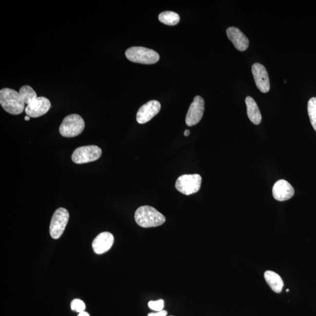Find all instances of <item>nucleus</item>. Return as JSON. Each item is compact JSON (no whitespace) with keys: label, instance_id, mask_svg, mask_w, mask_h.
Masks as SVG:
<instances>
[{"label":"nucleus","instance_id":"obj_1","mask_svg":"<svg viewBox=\"0 0 316 316\" xmlns=\"http://www.w3.org/2000/svg\"><path fill=\"white\" fill-rule=\"evenodd\" d=\"M135 220L138 225L144 228L160 226L166 221L163 214L149 206L139 207L135 211Z\"/></svg>","mask_w":316,"mask_h":316},{"label":"nucleus","instance_id":"obj_2","mask_svg":"<svg viewBox=\"0 0 316 316\" xmlns=\"http://www.w3.org/2000/svg\"><path fill=\"white\" fill-rule=\"evenodd\" d=\"M0 104L4 110L12 115L22 114L26 109L19 92L9 88L0 90Z\"/></svg>","mask_w":316,"mask_h":316},{"label":"nucleus","instance_id":"obj_3","mask_svg":"<svg viewBox=\"0 0 316 316\" xmlns=\"http://www.w3.org/2000/svg\"><path fill=\"white\" fill-rule=\"evenodd\" d=\"M126 56L129 61L141 64H154L160 60L159 54L156 52L151 49L141 47L128 49Z\"/></svg>","mask_w":316,"mask_h":316},{"label":"nucleus","instance_id":"obj_4","mask_svg":"<svg viewBox=\"0 0 316 316\" xmlns=\"http://www.w3.org/2000/svg\"><path fill=\"white\" fill-rule=\"evenodd\" d=\"M85 123L81 115L70 114L64 119L60 127V134L66 138H72L84 130Z\"/></svg>","mask_w":316,"mask_h":316},{"label":"nucleus","instance_id":"obj_5","mask_svg":"<svg viewBox=\"0 0 316 316\" xmlns=\"http://www.w3.org/2000/svg\"><path fill=\"white\" fill-rule=\"evenodd\" d=\"M202 181L199 174H184L178 177L175 188L179 192L189 196L198 192L201 188Z\"/></svg>","mask_w":316,"mask_h":316},{"label":"nucleus","instance_id":"obj_6","mask_svg":"<svg viewBox=\"0 0 316 316\" xmlns=\"http://www.w3.org/2000/svg\"><path fill=\"white\" fill-rule=\"evenodd\" d=\"M102 151L96 145H88L77 148L72 155L74 163L83 164L97 161L101 157Z\"/></svg>","mask_w":316,"mask_h":316},{"label":"nucleus","instance_id":"obj_7","mask_svg":"<svg viewBox=\"0 0 316 316\" xmlns=\"http://www.w3.org/2000/svg\"><path fill=\"white\" fill-rule=\"evenodd\" d=\"M69 219V212L65 208H59L55 211L52 216L49 228L52 239H60L63 234Z\"/></svg>","mask_w":316,"mask_h":316},{"label":"nucleus","instance_id":"obj_8","mask_svg":"<svg viewBox=\"0 0 316 316\" xmlns=\"http://www.w3.org/2000/svg\"><path fill=\"white\" fill-rule=\"evenodd\" d=\"M205 111V101L203 98L198 95L194 98L191 104L186 117L187 126L192 127L198 124L202 120Z\"/></svg>","mask_w":316,"mask_h":316},{"label":"nucleus","instance_id":"obj_9","mask_svg":"<svg viewBox=\"0 0 316 316\" xmlns=\"http://www.w3.org/2000/svg\"><path fill=\"white\" fill-rule=\"evenodd\" d=\"M51 107V104L49 99L45 97H38L26 107L25 111L29 117L37 118L47 114Z\"/></svg>","mask_w":316,"mask_h":316},{"label":"nucleus","instance_id":"obj_10","mask_svg":"<svg viewBox=\"0 0 316 316\" xmlns=\"http://www.w3.org/2000/svg\"><path fill=\"white\" fill-rule=\"evenodd\" d=\"M252 73L258 88L262 93H268L270 90V81L265 66L260 63L253 64L252 66Z\"/></svg>","mask_w":316,"mask_h":316},{"label":"nucleus","instance_id":"obj_11","mask_svg":"<svg viewBox=\"0 0 316 316\" xmlns=\"http://www.w3.org/2000/svg\"><path fill=\"white\" fill-rule=\"evenodd\" d=\"M161 104L156 101H152L145 104L139 109L136 114V121L139 124H143L149 122L161 110Z\"/></svg>","mask_w":316,"mask_h":316},{"label":"nucleus","instance_id":"obj_12","mask_svg":"<svg viewBox=\"0 0 316 316\" xmlns=\"http://www.w3.org/2000/svg\"><path fill=\"white\" fill-rule=\"evenodd\" d=\"M294 194V190L292 186L285 180L278 181L273 186V196L278 201H288L293 196Z\"/></svg>","mask_w":316,"mask_h":316},{"label":"nucleus","instance_id":"obj_13","mask_svg":"<svg viewBox=\"0 0 316 316\" xmlns=\"http://www.w3.org/2000/svg\"><path fill=\"white\" fill-rule=\"evenodd\" d=\"M114 236L109 232L99 234L93 241V251L97 254L106 252L111 248L114 243Z\"/></svg>","mask_w":316,"mask_h":316},{"label":"nucleus","instance_id":"obj_14","mask_svg":"<svg viewBox=\"0 0 316 316\" xmlns=\"http://www.w3.org/2000/svg\"><path fill=\"white\" fill-rule=\"evenodd\" d=\"M227 35L234 47L239 51L243 52L249 47V40L247 37L239 28L231 27L227 29Z\"/></svg>","mask_w":316,"mask_h":316},{"label":"nucleus","instance_id":"obj_15","mask_svg":"<svg viewBox=\"0 0 316 316\" xmlns=\"http://www.w3.org/2000/svg\"><path fill=\"white\" fill-rule=\"evenodd\" d=\"M245 103H246L247 115L249 120L255 125L260 124L262 121V115L254 100L250 96H248L245 98Z\"/></svg>","mask_w":316,"mask_h":316},{"label":"nucleus","instance_id":"obj_16","mask_svg":"<svg viewBox=\"0 0 316 316\" xmlns=\"http://www.w3.org/2000/svg\"><path fill=\"white\" fill-rule=\"evenodd\" d=\"M264 278L266 282L273 292L277 293L282 292L283 287H284V282H283L281 276L279 275L278 273L273 271H267L264 273Z\"/></svg>","mask_w":316,"mask_h":316},{"label":"nucleus","instance_id":"obj_17","mask_svg":"<svg viewBox=\"0 0 316 316\" xmlns=\"http://www.w3.org/2000/svg\"><path fill=\"white\" fill-rule=\"evenodd\" d=\"M159 20L162 23L167 26H173L180 22V16L176 12L165 11L160 14Z\"/></svg>","mask_w":316,"mask_h":316},{"label":"nucleus","instance_id":"obj_18","mask_svg":"<svg viewBox=\"0 0 316 316\" xmlns=\"http://www.w3.org/2000/svg\"><path fill=\"white\" fill-rule=\"evenodd\" d=\"M19 93L25 105L28 106L38 97L35 91L30 86L25 85L19 89Z\"/></svg>","mask_w":316,"mask_h":316},{"label":"nucleus","instance_id":"obj_19","mask_svg":"<svg viewBox=\"0 0 316 316\" xmlns=\"http://www.w3.org/2000/svg\"><path fill=\"white\" fill-rule=\"evenodd\" d=\"M309 117L311 126L316 131V97L311 98L307 105Z\"/></svg>","mask_w":316,"mask_h":316},{"label":"nucleus","instance_id":"obj_20","mask_svg":"<svg viewBox=\"0 0 316 316\" xmlns=\"http://www.w3.org/2000/svg\"><path fill=\"white\" fill-rule=\"evenodd\" d=\"M71 309L72 310L76 311L78 313L83 312L85 311L86 308V305L85 303L80 299H74L71 302Z\"/></svg>","mask_w":316,"mask_h":316},{"label":"nucleus","instance_id":"obj_21","mask_svg":"<svg viewBox=\"0 0 316 316\" xmlns=\"http://www.w3.org/2000/svg\"><path fill=\"white\" fill-rule=\"evenodd\" d=\"M148 306L151 310L160 311L163 310L164 301L162 299L156 301H150L148 303Z\"/></svg>","mask_w":316,"mask_h":316},{"label":"nucleus","instance_id":"obj_22","mask_svg":"<svg viewBox=\"0 0 316 316\" xmlns=\"http://www.w3.org/2000/svg\"><path fill=\"white\" fill-rule=\"evenodd\" d=\"M168 314L167 311L162 310L157 311L156 313H150L148 314V316H166Z\"/></svg>","mask_w":316,"mask_h":316},{"label":"nucleus","instance_id":"obj_23","mask_svg":"<svg viewBox=\"0 0 316 316\" xmlns=\"http://www.w3.org/2000/svg\"><path fill=\"white\" fill-rule=\"evenodd\" d=\"M78 316H90V315L88 313L85 312V311H83V312L79 313Z\"/></svg>","mask_w":316,"mask_h":316},{"label":"nucleus","instance_id":"obj_24","mask_svg":"<svg viewBox=\"0 0 316 316\" xmlns=\"http://www.w3.org/2000/svg\"><path fill=\"white\" fill-rule=\"evenodd\" d=\"M190 134V131L189 130H186L184 132V135L186 136H188Z\"/></svg>","mask_w":316,"mask_h":316},{"label":"nucleus","instance_id":"obj_25","mask_svg":"<svg viewBox=\"0 0 316 316\" xmlns=\"http://www.w3.org/2000/svg\"><path fill=\"white\" fill-rule=\"evenodd\" d=\"M30 120V117H29V116L27 115L26 116V117H25V120L29 121Z\"/></svg>","mask_w":316,"mask_h":316},{"label":"nucleus","instance_id":"obj_26","mask_svg":"<svg viewBox=\"0 0 316 316\" xmlns=\"http://www.w3.org/2000/svg\"><path fill=\"white\" fill-rule=\"evenodd\" d=\"M286 292H289V289H286Z\"/></svg>","mask_w":316,"mask_h":316},{"label":"nucleus","instance_id":"obj_27","mask_svg":"<svg viewBox=\"0 0 316 316\" xmlns=\"http://www.w3.org/2000/svg\"><path fill=\"white\" fill-rule=\"evenodd\" d=\"M170 316H173V315H170Z\"/></svg>","mask_w":316,"mask_h":316}]
</instances>
